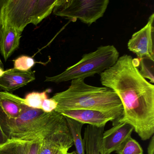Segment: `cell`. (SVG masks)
Masks as SVG:
<instances>
[{"mask_svg": "<svg viewBox=\"0 0 154 154\" xmlns=\"http://www.w3.org/2000/svg\"><path fill=\"white\" fill-rule=\"evenodd\" d=\"M139 60L124 54L115 64L100 74L102 85L114 91L123 108L119 122L132 126L142 140L154 133V85L139 72Z\"/></svg>", "mask_w": 154, "mask_h": 154, "instance_id": "cell-1", "label": "cell"}, {"mask_svg": "<svg viewBox=\"0 0 154 154\" xmlns=\"http://www.w3.org/2000/svg\"><path fill=\"white\" fill-rule=\"evenodd\" d=\"M52 99L57 103L54 111L91 109L114 116L117 123L123 117L122 103L117 94L108 87L87 84L82 78L72 80L67 90L56 93Z\"/></svg>", "mask_w": 154, "mask_h": 154, "instance_id": "cell-2", "label": "cell"}, {"mask_svg": "<svg viewBox=\"0 0 154 154\" xmlns=\"http://www.w3.org/2000/svg\"><path fill=\"white\" fill-rule=\"evenodd\" d=\"M0 123L8 139L43 141L69 131L65 117L53 111L47 112L26 105L21 115L9 119L0 110Z\"/></svg>", "mask_w": 154, "mask_h": 154, "instance_id": "cell-3", "label": "cell"}, {"mask_svg": "<svg viewBox=\"0 0 154 154\" xmlns=\"http://www.w3.org/2000/svg\"><path fill=\"white\" fill-rule=\"evenodd\" d=\"M119 57V53L114 46H101L95 51L85 54L78 63L61 73L46 76L45 82L59 84L100 74L115 64Z\"/></svg>", "mask_w": 154, "mask_h": 154, "instance_id": "cell-4", "label": "cell"}, {"mask_svg": "<svg viewBox=\"0 0 154 154\" xmlns=\"http://www.w3.org/2000/svg\"><path fill=\"white\" fill-rule=\"evenodd\" d=\"M57 0H4L2 24L22 33L29 24L37 26L53 11Z\"/></svg>", "mask_w": 154, "mask_h": 154, "instance_id": "cell-5", "label": "cell"}, {"mask_svg": "<svg viewBox=\"0 0 154 154\" xmlns=\"http://www.w3.org/2000/svg\"><path fill=\"white\" fill-rule=\"evenodd\" d=\"M109 2V0H57L53 14L91 26L103 17Z\"/></svg>", "mask_w": 154, "mask_h": 154, "instance_id": "cell-6", "label": "cell"}, {"mask_svg": "<svg viewBox=\"0 0 154 154\" xmlns=\"http://www.w3.org/2000/svg\"><path fill=\"white\" fill-rule=\"evenodd\" d=\"M154 21L153 13L145 26L134 33L128 42V49L137 55L138 59L147 58L154 61Z\"/></svg>", "mask_w": 154, "mask_h": 154, "instance_id": "cell-7", "label": "cell"}, {"mask_svg": "<svg viewBox=\"0 0 154 154\" xmlns=\"http://www.w3.org/2000/svg\"><path fill=\"white\" fill-rule=\"evenodd\" d=\"M134 128L125 122H119L108 130L103 131L101 142V154H111L131 136Z\"/></svg>", "mask_w": 154, "mask_h": 154, "instance_id": "cell-8", "label": "cell"}, {"mask_svg": "<svg viewBox=\"0 0 154 154\" xmlns=\"http://www.w3.org/2000/svg\"><path fill=\"white\" fill-rule=\"evenodd\" d=\"M65 117L71 118L79 122L94 127H105L109 122H112V126L117 124L114 116L106 112L91 109H76L65 111L61 112Z\"/></svg>", "mask_w": 154, "mask_h": 154, "instance_id": "cell-9", "label": "cell"}, {"mask_svg": "<svg viewBox=\"0 0 154 154\" xmlns=\"http://www.w3.org/2000/svg\"><path fill=\"white\" fill-rule=\"evenodd\" d=\"M35 79V73L31 70L20 71L16 68L4 71L0 77V88L11 93L24 87Z\"/></svg>", "mask_w": 154, "mask_h": 154, "instance_id": "cell-10", "label": "cell"}, {"mask_svg": "<svg viewBox=\"0 0 154 154\" xmlns=\"http://www.w3.org/2000/svg\"><path fill=\"white\" fill-rule=\"evenodd\" d=\"M73 145L69 130L43 140L39 154H67Z\"/></svg>", "mask_w": 154, "mask_h": 154, "instance_id": "cell-11", "label": "cell"}, {"mask_svg": "<svg viewBox=\"0 0 154 154\" xmlns=\"http://www.w3.org/2000/svg\"><path fill=\"white\" fill-rule=\"evenodd\" d=\"M22 33L7 24L0 29V53L5 62L19 47Z\"/></svg>", "mask_w": 154, "mask_h": 154, "instance_id": "cell-12", "label": "cell"}, {"mask_svg": "<svg viewBox=\"0 0 154 154\" xmlns=\"http://www.w3.org/2000/svg\"><path fill=\"white\" fill-rule=\"evenodd\" d=\"M23 98L11 93L0 91V110L9 119H15L23 112L26 105Z\"/></svg>", "mask_w": 154, "mask_h": 154, "instance_id": "cell-13", "label": "cell"}, {"mask_svg": "<svg viewBox=\"0 0 154 154\" xmlns=\"http://www.w3.org/2000/svg\"><path fill=\"white\" fill-rule=\"evenodd\" d=\"M104 127L86 126L83 138L85 154H101V142Z\"/></svg>", "mask_w": 154, "mask_h": 154, "instance_id": "cell-14", "label": "cell"}, {"mask_svg": "<svg viewBox=\"0 0 154 154\" xmlns=\"http://www.w3.org/2000/svg\"><path fill=\"white\" fill-rule=\"evenodd\" d=\"M67 125L72 135L74 145L77 154H85L83 139L82 137V130L83 123L71 118L65 117Z\"/></svg>", "mask_w": 154, "mask_h": 154, "instance_id": "cell-15", "label": "cell"}, {"mask_svg": "<svg viewBox=\"0 0 154 154\" xmlns=\"http://www.w3.org/2000/svg\"><path fill=\"white\" fill-rule=\"evenodd\" d=\"M47 92L48 91H46L42 92L30 93L23 98V103L30 108L41 110L44 101L48 99Z\"/></svg>", "mask_w": 154, "mask_h": 154, "instance_id": "cell-16", "label": "cell"}, {"mask_svg": "<svg viewBox=\"0 0 154 154\" xmlns=\"http://www.w3.org/2000/svg\"><path fill=\"white\" fill-rule=\"evenodd\" d=\"M117 154H143L139 143L131 137H128L116 151Z\"/></svg>", "mask_w": 154, "mask_h": 154, "instance_id": "cell-17", "label": "cell"}, {"mask_svg": "<svg viewBox=\"0 0 154 154\" xmlns=\"http://www.w3.org/2000/svg\"><path fill=\"white\" fill-rule=\"evenodd\" d=\"M138 60L140 73L143 78L149 80L150 83H154V61L147 58Z\"/></svg>", "mask_w": 154, "mask_h": 154, "instance_id": "cell-18", "label": "cell"}, {"mask_svg": "<svg viewBox=\"0 0 154 154\" xmlns=\"http://www.w3.org/2000/svg\"><path fill=\"white\" fill-rule=\"evenodd\" d=\"M42 141H23L19 140L17 149L20 154H39Z\"/></svg>", "mask_w": 154, "mask_h": 154, "instance_id": "cell-19", "label": "cell"}, {"mask_svg": "<svg viewBox=\"0 0 154 154\" xmlns=\"http://www.w3.org/2000/svg\"><path fill=\"white\" fill-rule=\"evenodd\" d=\"M35 64V62L32 57L21 56L14 61V68L20 71H29Z\"/></svg>", "mask_w": 154, "mask_h": 154, "instance_id": "cell-20", "label": "cell"}, {"mask_svg": "<svg viewBox=\"0 0 154 154\" xmlns=\"http://www.w3.org/2000/svg\"><path fill=\"white\" fill-rule=\"evenodd\" d=\"M19 140L8 139L6 142L0 145V154H20L17 149Z\"/></svg>", "mask_w": 154, "mask_h": 154, "instance_id": "cell-21", "label": "cell"}, {"mask_svg": "<svg viewBox=\"0 0 154 154\" xmlns=\"http://www.w3.org/2000/svg\"><path fill=\"white\" fill-rule=\"evenodd\" d=\"M57 107L56 102L52 98L46 99L42 105L41 110L45 112H50L54 111Z\"/></svg>", "mask_w": 154, "mask_h": 154, "instance_id": "cell-22", "label": "cell"}, {"mask_svg": "<svg viewBox=\"0 0 154 154\" xmlns=\"http://www.w3.org/2000/svg\"><path fill=\"white\" fill-rule=\"evenodd\" d=\"M147 154H154V136L150 138V141L147 148Z\"/></svg>", "mask_w": 154, "mask_h": 154, "instance_id": "cell-23", "label": "cell"}, {"mask_svg": "<svg viewBox=\"0 0 154 154\" xmlns=\"http://www.w3.org/2000/svg\"><path fill=\"white\" fill-rule=\"evenodd\" d=\"M8 139L6 134L4 133L0 123V145L5 143Z\"/></svg>", "mask_w": 154, "mask_h": 154, "instance_id": "cell-24", "label": "cell"}, {"mask_svg": "<svg viewBox=\"0 0 154 154\" xmlns=\"http://www.w3.org/2000/svg\"><path fill=\"white\" fill-rule=\"evenodd\" d=\"M3 2H4V0H0V29H1V27L2 26V10Z\"/></svg>", "mask_w": 154, "mask_h": 154, "instance_id": "cell-25", "label": "cell"}, {"mask_svg": "<svg viewBox=\"0 0 154 154\" xmlns=\"http://www.w3.org/2000/svg\"><path fill=\"white\" fill-rule=\"evenodd\" d=\"M0 69L4 70V67H3V64L1 60L0 59Z\"/></svg>", "mask_w": 154, "mask_h": 154, "instance_id": "cell-26", "label": "cell"}, {"mask_svg": "<svg viewBox=\"0 0 154 154\" xmlns=\"http://www.w3.org/2000/svg\"><path fill=\"white\" fill-rule=\"evenodd\" d=\"M4 70H2V69H0V77L3 74V73H4Z\"/></svg>", "mask_w": 154, "mask_h": 154, "instance_id": "cell-27", "label": "cell"}, {"mask_svg": "<svg viewBox=\"0 0 154 154\" xmlns=\"http://www.w3.org/2000/svg\"><path fill=\"white\" fill-rule=\"evenodd\" d=\"M67 154H77L76 153V151H73L72 152H70V153H67Z\"/></svg>", "mask_w": 154, "mask_h": 154, "instance_id": "cell-28", "label": "cell"}]
</instances>
